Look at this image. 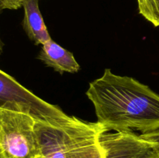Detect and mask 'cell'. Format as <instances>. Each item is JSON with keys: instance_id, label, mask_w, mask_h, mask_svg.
I'll return each mask as SVG.
<instances>
[{"instance_id": "12", "label": "cell", "mask_w": 159, "mask_h": 158, "mask_svg": "<svg viewBox=\"0 0 159 158\" xmlns=\"http://www.w3.org/2000/svg\"><path fill=\"white\" fill-rule=\"evenodd\" d=\"M21 1H22V2H23V0H21Z\"/></svg>"}, {"instance_id": "6", "label": "cell", "mask_w": 159, "mask_h": 158, "mask_svg": "<svg viewBox=\"0 0 159 158\" xmlns=\"http://www.w3.org/2000/svg\"><path fill=\"white\" fill-rule=\"evenodd\" d=\"M37 58L60 74L77 73L80 70V65L72 53L61 46L52 39L42 45Z\"/></svg>"}, {"instance_id": "11", "label": "cell", "mask_w": 159, "mask_h": 158, "mask_svg": "<svg viewBox=\"0 0 159 158\" xmlns=\"http://www.w3.org/2000/svg\"><path fill=\"white\" fill-rule=\"evenodd\" d=\"M2 9L1 6H0V12H2ZM3 46H4V44H3L2 40L1 37H0V54H1L2 53V50H3Z\"/></svg>"}, {"instance_id": "2", "label": "cell", "mask_w": 159, "mask_h": 158, "mask_svg": "<svg viewBox=\"0 0 159 158\" xmlns=\"http://www.w3.org/2000/svg\"><path fill=\"white\" fill-rule=\"evenodd\" d=\"M35 130L40 150L37 158H105L100 135L108 129L98 122L75 116L37 119Z\"/></svg>"}, {"instance_id": "7", "label": "cell", "mask_w": 159, "mask_h": 158, "mask_svg": "<svg viewBox=\"0 0 159 158\" xmlns=\"http://www.w3.org/2000/svg\"><path fill=\"white\" fill-rule=\"evenodd\" d=\"M24 9L23 29L35 44H42L51 40L39 9L38 0H23Z\"/></svg>"}, {"instance_id": "4", "label": "cell", "mask_w": 159, "mask_h": 158, "mask_svg": "<svg viewBox=\"0 0 159 158\" xmlns=\"http://www.w3.org/2000/svg\"><path fill=\"white\" fill-rule=\"evenodd\" d=\"M0 108L24 112L41 120L65 119L69 116L57 106L37 97L2 70H0Z\"/></svg>"}, {"instance_id": "5", "label": "cell", "mask_w": 159, "mask_h": 158, "mask_svg": "<svg viewBox=\"0 0 159 158\" xmlns=\"http://www.w3.org/2000/svg\"><path fill=\"white\" fill-rule=\"evenodd\" d=\"M100 143L105 158H159V148L133 131L105 130Z\"/></svg>"}, {"instance_id": "8", "label": "cell", "mask_w": 159, "mask_h": 158, "mask_svg": "<svg viewBox=\"0 0 159 158\" xmlns=\"http://www.w3.org/2000/svg\"><path fill=\"white\" fill-rule=\"evenodd\" d=\"M137 1L140 14L155 26H159V0Z\"/></svg>"}, {"instance_id": "10", "label": "cell", "mask_w": 159, "mask_h": 158, "mask_svg": "<svg viewBox=\"0 0 159 158\" xmlns=\"http://www.w3.org/2000/svg\"><path fill=\"white\" fill-rule=\"evenodd\" d=\"M141 136L144 138L146 140L152 143L155 144L158 148H159V129L155 130V131L148 132V133H141Z\"/></svg>"}, {"instance_id": "1", "label": "cell", "mask_w": 159, "mask_h": 158, "mask_svg": "<svg viewBox=\"0 0 159 158\" xmlns=\"http://www.w3.org/2000/svg\"><path fill=\"white\" fill-rule=\"evenodd\" d=\"M86 95L94 105L97 122L109 131L159 129V94L133 77L106 69L89 84Z\"/></svg>"}, {"instance_id": "9", "label": "cell", "mask_w": 159, "mask_h": 158, "mask_svg": "<svg viewBox=\"0 0 159 158\" xmlns=\"http://www.w3.org/2000/svg\"><path fill=\"white\" fill-rule=\"evenodd\" d=\"M2 9H17L22 6L21 0H0Z\"/></svg>"}, {"instance_id": "3", "label": "cell", "mask_w": 159, "mask_h": 158, "mask_svg": "<svg viewBox=\"0 0 159 158\" xmlns=\"http://www.w3.org/2000/svg\"><path fill=\"white\" fill-rule=\"evenodd\" d=\"M37 119L29 113L0 108V158H37Z\"/></svg>"}]
</instances>
